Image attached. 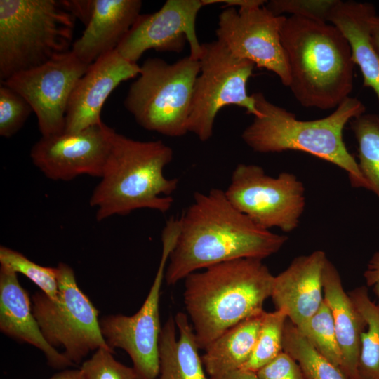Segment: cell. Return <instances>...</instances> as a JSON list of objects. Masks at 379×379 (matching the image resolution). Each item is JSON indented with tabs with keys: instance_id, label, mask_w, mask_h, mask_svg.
<instances>
[{
	"instance_id": "14",
	"label": "cell",
	"mask_w": 379,
	"mask_h": 379,
	"mask_svg": "<svg viewBox=\"0 0 379 379\" xmlns=\"http://www.w3.org/2000/svg\"><path fill=\"white\" fill-rule=\"evenodd\" d=\"M115 132L102 122L79 131L41 136L30 157L53 180L68 181L81 175L100 178Z\"/></svg>"
},
{
	"instance_id": "1",
	"label": "cell",
	"mask_w": 379,
	"mask_h": 379,
	"mask_svg": "<svg viewBox=\"0 0 379 379\" xmlns=\"http://www.w3.org/2000/svg\"><path fill=\"white\" fill-rule=\"evenodd\" d=\"M179 222V234L165 270L168 285L219 263L243 258L262 260L288 240L286 235L255 224L218 188L195 192Z\"/></svg>"
},
{
	"instance_id": "34",
	"label": "cell",
	"mask_w": 379,
	"mask_h": 379,
	"mask_svg": "<svg viewBox=\"0 0 379 379\" xmlns=\"http://www.w3.org/2000/svg\"><path fill=\"white\" fill-rule=\"evenodd\" d=\"M64 7L76 19L81 20L85 26L89 22L94 10L95 0H61Z\"/></svg>"
},
{
	"instance_id": "18",
	"label": "cell",
	"mask_w": 379,
	"mask_h": 379,
	"mask_svg": "<svg viewBox=\"0 0 379 379\" xmlns=\"http://www.w3.org/2000/svg\"><path fill=\"white\" fill-rule=\"evenodd\" d=\"M0 330L16 341L40 350L48 364L54 368L65 369L74 365L46 341L34 315L29 295L18 281L17 273L1 265Z\"/></svg>"
},
{
	"instance_id": "23",
	"label": "cell",
	"mask_w": 379,
	"mask_h": 379,
	"mask_svg": "<svg viewBox=\"0 0 379 379\" xmlns=\"http://www.w3.org/2000/svg\"><path fill=\"white\" fill-rule=\"evenodd\" d=\"M265 311L250 317L227 329L204 350L201 359L211 379L239 369L255 347Z\"/></svg>"
},
{
	"instance_id": "16",
	"label": "cell",
	"mask_w": 379,
	"mask_h": 379,
	"mask_svg": "<svg viewBox=\"0 0 379 379\" xmlns=\"http://www.w3.org/2000/svg\"><path fill=\"white\" fill-rule=\"evenodd\" d=\"M140 66L124 58L114 50L98 58L77 81L70 95L65 132H75L102 123V106L123 81L138 77Z\"/></svg>"
},
{
	"instance_id": "10",
	"label": "cell",
	"mask_w": 379,
	"mask_h": 379,
	"mask_svg": "<svg viewBox=\"0 0 379 379\" xmlns=\"http://www.w3.org/2000/svg\"><path fill=\"white\" fill-rule=\"evenodd\" d=\"M305 187L293 173L277 177L255 164H238L225 194L232 204L260 227L290 232L295 230L305 207Z\"/></svg>"
},
{
	"instance_id": "35",
	"label": "cell",
	"mask_w": 379,
	"mask_h": 379,
	"mask_svg": "<svg viewBox=\"0 0 379 379\" xmlns=\"http://www.w3.org/2000/svg\"><path fill=\"white\" fill-rule=\"evenodd\" d=\"M364 276L366 284L373 288L378 297L379 306V251L369 260Z\"/></svg>"
},
{
	"instance_id": "15",
	"label": "cell",
	"mask_w": 379,
	"mask_h": 379,
	"mask_svg": "<svg viewBox=\"0 0 379 379\" xmlns=\"http://www.w3.org/2000/svg\"><path fill=\"white\" fill-rule=\"evenodd\" d=\"M204 6L201 0H167L153 13L140 14L116 51L137 63L147 50L180 53L186 42L190 57L199 60L202 46L196 32V20Z\"/></svg>"
},
{
	"instance_id": "36",
	"label": "cell",
	"mask_w": 379,
	"mask_h": 379,
	"mask_svg": "<svg viewBox=\"0 0 379 379\" xmlns=\"http://www.w3.org/2000/svg\"><path fill=\"white\" fill-rule=\"evenodd\" d=\"M204 6L222 3L226 7L239 6L240 8L263 6L267 1L263 0H201Z\"/></svg>"
},
{
	"instance_id": "28",
	"label": "cell",
	"mask_w": 379,
	"mask_h": 379,
	"mask_svg": "<svg viewBox=\"0 0 379 379\" xmlns=\"http://www.w3.org/2000/svg\"><path fill=\"white\" fill-rule=\"evenodd\" d=\"M0 263L27 277L52 300H58L57 267L39 265L22 253L4 246L0 247Z\"/></svg>"
},
{
	"instance_id": "11",
	"label": "cell",
	"mask_w": 379,
	"mask_h": 379,
	"mask_svg": "<svg viewBox=\"0 0 379 379\" xmlns=\"http://www.w3.org/2000/svg\"><path fill=\"white\" fill-rule=\"evenodd\" d=\"M177 234L173 231L161 234L160 262L148 295L140 310L132 316L109 314L100 320L102 334L114 351L121 348L129 355L137 379H157L159 371V340L161 288L169 255Z\"/></svg>"
},
{
	"instance_id": "12",
	"label": "cell",
	"mask_w": 379,
	"mask_h": 379,
	"mask_svg": "<svg viewBox=\"0 0 379 379\" xmlns=\"http://www.w3.org/2000/svg\"><path fill=\"white\" fill-rule=\"evenodd\" d=\"M284 15H275L265 6L226 7L219 15L217 40L235 57L274 72L286 87L290 74L281 41Z\"/></svg>"
},
{
	"instance_id": "25",
	"label": "cell",
	"mask_w": 379,
	"mask_h": 379,
	"mask_svg": "<svg viewBox=\"0 0 379 379\" xmlns=\"http://www.w3.org/2000/svg\"><path fill=\"white\" fill-rule=\"evenodd\" d=\"M283 351L297 361L305 379H350L320 354L288 319L284 331Z\"/></svg>"
},
{
	"instance_id": "6",
	"label": "cell",
	"mask_w": 379,
	"mask_h": 379,
	"mask_svg": "<svg viewBox=\"0 0 379 379\" xmlns=\"http://www.w3.org/2000/svg\"><path fill=\"white\" fill-rule=\"evenodd\" d=\"M76 18L61 0H0V79L72 47Z\"/></svg>"
},
{
	"instance_id": "24",
	"label": "cell",
	"mask_w": 379,
	"mask_h": 379,
	"mask_svg": "<svg viewBox=\"0 0 379 379\" xmlns=\"http://www.w3.org/2000/svg\"><path fill=\"white\" fill-rule=\"evenodd\" d=\"M348 294L365 321L361 333L358 379H379V306L371 300L364 286Z\"/></svg>"
},
{
	"instance_id": "30",
	"label": "cell",
	"mask_w": 379,
	"mask_h": 379,
	"mask_svg": "<svg viewBox=\"0 0 379 379\" xmlns=\"http://www.w3.org/2000/svg\"><path fill=\"white\" fill-rule=\"evenodd\" d=\"M33 112L27 100L14 90L0 86V135L11 138L24 125Z\"/></svg>"
},
{
	"instance_id": "27",
	"label": "cell",
	"mask_w": 379,
	"mask_h": 379,
	"mask_svg": "<svg viewBox=\"0 0 379 379\" xmlns=\"http://www.w3.org/2000/svg\"><path fill=\"white\" fill-rule=\"evenodd\" d=\"M288 314L284 310L265 312L253 350L241 369L257 372L283 351Z\"/></svg>"
},
{
	"instance_id": "22",
	"label": "cell",
	"mask_w": 379,
	"mask_h": 379,
	"mask_svg": "<svg viewBox=\"0 0 379 379\" xmlns=\"http://www.w3.org/2000/svg\"><path fill=\"white\" fill-rule=\"evenodd\" d=\"M192 326L185 313L169 317L159 340L157 379H211L207 376Z\"/></svg>"
},
{
	"instance_id": "37",
	"label": "cell",
	"mask_w": 379,
	"mask_h": 379,
	"mask_svg": "<svg viewBox=\"0 0 379 379\" xmlns=\"http://www.w3.org/2000/svg\"><path fill=\"white\" fill-rule=\"evenodd\" d=\"M216 379H260L255 372L237 369L227 373Z\"/></svg>"
},
{
	"instance_id": "4",
	"label": "cell",
	"mask_w": 379,
	"mask_h": 379,
	"mask_svg": "<svg viewBox=\"0 0 379 379\" xmlns=\"http://www.w3.org/2000/svg\"><path fill=\"white\" fill-rule=\"evenodd\" d=\"M260 112L243 131L241 138L259 153L301 151L331 163L347 174L354 187L368 190L358 162L343 141V129L352 119L365 113L357 98L345 99L328 116L302 121L286 109L267 100L260 92L252 94Z\"/></svg>"
},
{
	"instance_id": "9",
	"label": "cell",
	"mask_w": 379,
	"mask_h": 379,
	"mask_svg": "<svg viewBox=\"0 0 379 379\" xmlns=\"http://www.w3.org/2000/svg\"><path fill=\"white\" fill-rule=\"evenodd\" d=\"M201 46L200 72L194 86L187 130L205 142L212 137L215 119L222 107L237 105L253 117H259L260 112L247 92L255 65L235 57L218 40Z\"/></svg>"
},
{
	"instance_id": "31",
	"label": "cell",
	"mask_w": 379,
	"mask_h": 379,
	"mask_svg": "<svg viewBox=\"0 0 379 379\" xmlns=\"http://www.w3.org/2000/svg\"><path fill=\"white\" fill-rule=\"evenodd\" d=\"M114 352L99 348L80 368L84 379H137L134 369L118 361Z\"/></svg>"
},
{
	"instance_id": "19",
	"label": "cell",
	"mask_w": 379,
	"mask_h": 379,
	"mask_svg": "<svg viewBox=\"0 0 379 379\" xmlns=\"http://www.w3.org/2000/svg\"><path fill=\"white\" fill-rule=\"evenodd\" d=\"M142 5L140 0H95L92 17L71 51L90 65L116 50L140 15Z\"/></svg>"
},
{
	"instance_id": "21",
	"label": "cell",
	"mask_w": 379,
	"mask_h": 379,
	"mask_svg": "<svg viewBox=\"0 0 379 379\" xmlns=\"http://www.w3.org/2000/svg\"><path fill=\"white\" fill-rule=\"evenodd\" d=\"M323 292L333 317L343 357V371L350 379H358L361 333L365 321L344 290L337 268L328 259L323 272Z\"/></svg>"
},
{
	"instance_id": "33",
	"label": "cell",
	"mask_w": 379,
	"mask_h": 379,
	"mask_svg": "<svg viewBox=\"0 0 379 379\" xmlns=\"http://www.w3.org/2000/svg\"><path fill=\"white\" fill-rule=\"evenodd\" d=\"M256 373L260 379H305L297 361L284 351Z\"/></svg>"
},
{
	"instance_id": "32",
	"label": "cell",
	"mask_w": 379,
	"mask_h": 379,
	"mask_svg": "<svg viewBox=\"0 0 379 379\" xmlns=\"http://www.w3.org/2000/svg\"><path fill=\"white\" fill-rule=\"evenodd\" d=\"M337 0H272L266 8L274 15L284 13L328 22L329 13Z\"/></svg>"
},
{
	"instance_id": "20",
	"label": "cell",
	"mask_w": 379,
	"mask_h": 379,
	"mask_svg": "<svg viewBox=\"0 0 379 379\" xmlns=\"http://www.w3.org/2000/svg\"><path fill=\"white\" fill-rule=\"evenodd\" d=\"M377 15L370 3L337 0L328 22L347 39L354 63L359 67L364 87L371 88L379 98V55L371 38V24Z\"/></svg>"
},
{
	"instance_id": "13",
	"label": "cell",
	"mask_w": 379,
	"mask_h": 379,
	"mask_svg": "<svg viewBox=\"0 0 379 379\" xmlns=\"http://www.w3.org/2000/svg\"><path fill=\"white\" fill-rule=\"evenodd\" d=\"M88 66L70 50L1 83L27 100L36 114L41 136H49L65 131L70 95Z\"/></svg>"
},
{
	"instance_id": "17",
	"label": "cell",
	"mask_w": 379,
	"mask_h": 379,
	"mask_svg": "<svg viewBox=\"0 0 379 379\" xmlns=\"http://www.w3.org/2000/svg\"><path fill=\"white\" fill-rule=\"evenodd\" d=\"M327 260L324 251H314L296 257L274 277L270 298L276 310H285L301 333L324 302L323 272Z\"/></svg>"
},
{
	"instance_id": "26",
	"label": "cell",
	"mask_w": 379,
	"mask_h": 379,
	"mask_svg": "<svg viewBox=\"0 0 379 379\" xmlns=\"http://www.w3.org/2000/svg\"><path fill=\"white\" fill-rule=\"evenodd\" d=\"M350 124L357 142L360 171L368 190L379 198V115L364 113Z\"/></svg>"
},
{
	"instance_id": "2",
	"label": "cell",
	"mask_w": 379,
	"mask_h": 379,
	"mask_svg": "<svg viewBox=\"0 0 379 379\" xmlns=\"http://www.w3.org/2000/svg\"><path fill=\"white\" fill-rule=\"evenodd\" d=\"M281 41L290 74L288 88L302 106L331 109L349 97L355 64L337 27L291 15L283 23Z\"/></svg>"
},
{
	"instance_id": "39",
	"label": "cell",
	"mask_w": 379,
	"mask_h": 379,
	"mask_svg": "<svg viewBox=\"0 0 379 379\" xmlns=\"http://www.w3.org/2000/svg\"><path fill=\"white\" fill-rule=\"evenodd\" d=\"M371 38L374 47L379 55V15H376L372 20Z\"/></svg>"
},
{
	"instance_id": "7",
	"label": "cell",
	"mask_w": 379,
	"mask_h": 379,
	"mask_svg": "<svg viewBox=\"0 0 379 379\" xmlns=\"http://www.w3.org/2000/svg\"><path fill=\"white\" fill-rule=\"evenodd\" d=\"M199 60L190 56L174 63L147 58L128 89L124 105L142 128L178 138L188 133L187 122Z\"/></svg>"
},
{
	"instance_id": "5",
	"label": "cell",
	"mask_w": 379,
	"mask_h": 379,
	"mask_svg": "<svg viewBox=\"0 0 379 379\" xmlns=\"http://www.w3.org/2000/svg\"><path fill=\"white\" fill-rule=\"evenodd\" d=\"M173 157V149L162 140H135L115 132L100 181L89 201L96 208V220L140 208L167 212L178 185V178L164 174Z\"/></svg>"
},
{
	"instance_id": "3",
	"label": "cell",
	"mask_w": 379,
	"mask_h": 379,
	"mask_svg": "<svg viewBox=\"0 0 379 379\" xmlns=\"http://www.w3.org/2000/svg\"><path fill=\"white\" fill-rule=\"evenodd\" d=\"M274 276L262 260L219 263L185 279L184 303L197 344L204 350L227 329L264 311Z\"/></svg>"
},
{
	"instance_id": "29",
	"label": "cell",
	"mask_w": 379,
	"mask_h": 379,
	"mask_svg": "<svg viewBox=\"0 0 379 379\" xmlns=\"http://www.w3.org/2000/svg\"><path fill=\"white\" fill-rule=\"evenodd\" d=\"M302 333L320 354L343 371V357L332 314L324 299Z\"/></svg>"
},
{
	"instance_id": "8",
	"label": "cell",
	"mask_w": 379,
	"mask_h": 379,
	"mask_svg": "<svg viewBox=\"0 0 379 379\" xmlns=\"http://www.w3.org/2000/svg\"><path fill=\"white\" fill-rule=\"evenodd\" d=\"M56 267L58 300H52L42 291L32 297V311L46 341L62 347L74 364L99 348L114 352L102 334L98 311L79 288L73 269L63 262Z\"/></svg>"
},
{
	"instance_id": "38",
	"label": "cell",
	"mask_w": 379,
	"mask_h": 379,
	"mask_svg": "<svg viewBox=\"0 0 379 379\" xmlns=\"http://www.w3.org/2000/svg\"><path fill=\"white\" fill-rule=\"evenodd\" d=\"M48 379H84L80 369H62Z\"/></svg>"
}]
</instances>
